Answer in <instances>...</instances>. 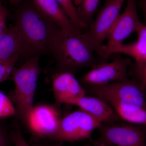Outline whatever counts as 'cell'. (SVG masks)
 Returning a JSON list of instances; mask_svg holds the SVG:
<instances>
[{"mask_svg":"<svg viewBox=\"0 0 146 146\" xmlns=\"http://www.w3.org/2000/svg\"><path fill=\"white\" fill-rule=\"evenodd\" d=\"M143 25L138 18L135 0H127L125 10L119 14L110 33L107 44L98 53L102 63L107 62L114 50L123 44L132 33H137Z\"/></svg>","mask_w":146,"mask_h":146,"instance_id":"6","label":"cell"},{"mask_svg":"<svg viewBox=\"0 0 146 146\" xmlns=\"http://www.w3.org/2000/svg\"><path fill=\"white\" fill-rule=\"evenodd\" d=\"M7 27L6 25V20H2L0 21V35L7 29Z\"/></svg>","mask_w":146,"mask_h":146,"instance_id":"25","label":"cell"},{"mask_svg":"<svg viewBox=\"0 0 146 146\" xmlns=\"http://www.w3.org/2000/svg\"><path fill=\"white\" fill-rule=\"evenodd\" d=\"M101 123L98 137L91 141L100 146H146V126L127 122Z\"/></svg>","mask_w":146,"mask_h":146,"instance_id":"5","label":"cell"},{"mask_svg":"<svg viewBox=\"0 0 146 146\" xmlns=\"http://www.w3.org/2000/svg\"><path fill=\"white\" fill-rule=\"evenodd\" d=\"M10 135L13 146H32L30 145L24 138L18 121L15 122L13 129L11 131Z\"/></svg>","mask_w":146,"mask_h":146,"instance_id":"21","label":"cell"},{"mask_svg":"<svg viewBox=\"0 0 146 146\" xmlns=\"http://www.w3.org/2000/svg\"><path fill=\"white\" fill-rule=\"evenodd\" d=\"M60 5L61 8L67 14L75 25L80 29L86 28L88 27L86 24L84 23L79 18L76 11L75 7L73 0H56Z\"/></svg>","mask_w":146,"mask_h":146,"instance_id":"18","label":"cell"},{"mask_svg":"<svg viewBox=\"0 0 146 146\" xmlns=\"http://www.w3.org/2000/svg\"><path fill=\"white\" fill-rule=\"evenodd\" d=\"M126 0H106L89 31L82 33L83 40L97 53L103 46L119 15L123 4Z\"/></svg>","mask_w":146,"mask_h":146,"instance_id":"8","label":"cell"},{"mask_svg":"<svg viewBox=\"0 0 146 146\" xmlns=\"http://www.w3.org/2000/svg\"><path fill=\"white\" fill-rule=\"evenodd\" d=\"M86 93L100 98L111 106L127 105L146 109L145 90L136 79L102 85H82Z\"/></svg>","mask_w":146,"mask_h":146,"instance_id":"4","label":"cell"},{"mask_svg":"<svg viewBox=\"0 0 146 146\" xmlns=\"http://www.w3.org/2000/svg\"><path fill=\"white\" fill-rule=\"evenodd\" d=\"M132 73L145 90L146 86V60L139 66H132Z\"/></svg>","mask_w":146,"mask_h":146,"instance_id":"22","label":"cell"},{"mask_svg":"<svg viewBox=\"0 0 146 146\" xmlns=\"http://www.w3.org/2000/svg\"><path fill=\"white\" fill-rule=\"evenodd\" d=\"M83 146H100L98 145H84Z\"/></svg>","mask_w":146,"mask_h":146,"instance_id":"29","label":"cell"},{"mask_svg":"<svg viewBox=\"0 0 146 146\" xmlns=\"http://www.w3.org/2000/svg\"><path fill=\"white\" fill-rule=\"evenodd\" d=\"M131 59L116 55L110 63H100L91 68L80 79L82 85H102L127 79V70L131 65Z\"/></svg>","mask_w":146,"mask_h":146,"instance_id":"9","label":"cell"},{"mask_svg":"<svg viewBox=\"0 0 146 146\" xmlns=\"http://www.w3.org/2000/svg\"><path fill=\"white\" fill-rule=\"evenodd\" d=\"M16 114V108L10 98L0 91V118L8 117Z\"/></svg>","mask_w":146,"mask_h":146,"instance_id":"19","label":"cell"},{"mask_svg":"<svg viewBox=\"0 0 146 146\" xmlns=\"http://www.w3.org/2000/svg\"><path fill=\"white\" fill-rule=\"evenodd\" d=\"M145 99L146 101V86L145 89Z\"/></svg>","mask_w":146,"mask_h":146,"instance_id":"30","label":"cell"},{"mask_svg":"<svg viewBox=\"0 0 146 146\" xmlns=\"http://www.w3.org/2000/svg\"><path fill=\"white\" fill-rule=\"evenodd\" d=\"M66 104L78 106L101 123L115 124L123 120L107 102L98 97L84 96L69 100Z\"/></svg>","mask_w":146,"mask_h":146,"instance_id":"11","label":"cell"},{"mask_svg":"<svg viewBox=\"0 0 146 146\" xmlns=\"http://www.w3.org/2000/svg\"><path fill=\"white\" fill-rule=\"evenodd\" d=\"M25 0H9L10 2L13 5H18L19 4L22 3Z\"/></svg>","mask_w":146,"mask_h":146,"instance_id":"27","label":"cell"},{"mask_svg":"<svg viewBox=\"0 0 146 146\" xmlns=\"http://www.w3.org/2000/svg\"><path fill=\"white\" fill-rule=\"evenodd\" d=\"M31 1L36 8L63 30L70 33H82L81 30L72 23L56 0Z\"/></svg>","mask_w":146,"mask_h":146,"instance_id":"13","label":"cell"},{"mask_svg":"<svg viewBox=\"0 0 146 146\" xmlns=\"http://www.w3.org/2000/svg\"><path fill=\"white\" fill-rule=\"evenodd\" d=\"M81 34L70 33L60 30L54 45L55 70L68 72L75 75L83 68H92L100 64V58L86 44Z\"/></svg>","mask_w":146,"mask_h":146,"instance_id":"2","label":"cell"},{"mask_svg":"<svg viewBox=\"0 0 146 146\" xmlns=\"http://www.w3.org/2000/svg\"><path fill=\"white\" fill-rule=\"evenodd\" d=\"M136 33L138 39L136 42L129 44H122L112 52V54H124L132 58L135 60L133 66H139L146 60V25H143Z\"/></svg>","mask_w":146,"mask_h":146,"instance_id":"15","label":"cell"},{"mask_svg":"<svg viewBox=\"0 0 146 146\" xmlns=\"http://www.w3.org/2000/svg\"><path fill=\"white\" fill-rule=\"evenodd\" d=\"M60 115L58 109L52 106L41 104L34 106L27 127L37 138L52 140L59 127Z\"/></svg>","mask_w":146,"mask_h":146,"instance_id":"10","label":"cell"},{"mask_svg":"<svg viewBox=\"0 0 146 146\" xmlns=\"http://www.w3.org/2000/svg\"><path fill=\"white\" fill-rule=\"evenodd\" d=\"M101 124L92 115L79 109L60 118L58 130L52 140L74 143L89 139Z\"/></svg>","mask_w":146,"mask_h":146,"instance_id":"7","label":"cell"},{"mask_svg":"<svg viewBox=\"0 0 146 146\" xmlns=\"http://www.w3.org/2000/svg\"><path fill=\"white\" fill-rule=\"evenodd\" d=\"M112 108L123 120L131 123L146 126V109L120 105Z\"/></svg>","mask_w":146,"mask_h":146,"instance_id":"16","label":"cell"},{"mask_svg":"<svg viewBox=\"0 0 146 146\" xmlns=\"http://www.w3.org/2000/svg\"><path fill=\"white\" fill-rule=\"evenodd\" d=\"M14 19L22 38L20 57L27 60L33 56L52 54L61 29L36 8L31 0L22 3Z\"/></svg>","mask_w":146,"mask_h":146,"instance_id":"1","label":"cell"},{"mask_svg":"<svg viewBox=\"0 0 146 146\" xmlns=\"http://www.w3.org/2000/svg\"><path fill=\"white\" fill-rule=\"evenodd\" d=\"M2 4L1 1V0H0V5Z\"/></svg>","mask_w":146,"mask_h":146,"instance_id":"31","label":"cell"},{"mask_svg":"<svg viewBox=\"0 0 146 146\" xmlns=\"http://www.w3.org/2000/svg\"><path fill=\"white\" fill-rule=\"evenodd\" d=\"M33 146H63L61 144L59 143L55 144H45L39 143H35Z\"/></svg>","mask_w":146,"mask_h":146,"instance_id":"26","label":"cell"},{"mask_svg":"<svg viewBox=\"0 0 146 146\" xmlns=\"http://www.w3.org/2000/svg\"><path fill=\"white\" fill-rule=\"evenodd\" d=\"M8 11L2 5H0V21L2 20H7L8 16Z\"/></svg>","mask_w":146,"mask_h":146,"instance_id":"24","label":"cell"},{"mask_svg":"<svg viewBox=\"0 0 146 146\" xmlns=\"http://www.w3.org/2000/svg\"><path fill=\"white\" fill-rule=\"evenodd\" d=\"M20 56L16 54L8 60L0 61V83L4 81L12 74Z\"/></svg>","mask_w":146,"mask_h":146,"instance_id":"20","label":"cell"},{"mask_svg":"<svg viewBox=\"0 0 146 146\" xmlns=\"http://www.w3.org/2000/svg\"><path fill=\"white\" fill-rule=\"evenodd\" d=\"M100 1V0H73L79 18L88 27L94 22L93 16Z\"/></svg>","mask_w":146,"mask_h":146,"instance_id":"17","label":"cell"},{"mask_svg":"<svg viewBox=\"0 0 146 146\" xmlns=\"http://www.w3.org/2000/svg\"><path fill=\"white\" fill-rule=\"evenodd\" d=\"M21 39V33L15 25L0 35V61L8 60L16 54L20 56Z\"/></svg>","mask_w":146,"mask_h":146,"instance_id":"14","label":"cell"},{"mask_svg":"<svg viewBox=\"0 0 146 146\" xmlns=\"http://www.w3.org/2000/svg\"><path fill=\"white\" fill-rule=\"evenodd\" d=\"M143 9H144L145 12V16L146 23V0H144L143 4Z\"/></svg>","mask_w":146,"mask_h":146,"instance_id":"28","label":"cell"},{"mask_svg":"<svg viewBox=\"0 0 146 146\" xmlns=\"http://www.w3.org/2000/svg\"><path fill=\"white\" fill-rule=\"evenodd\" d=\"M10 141L11 135L8 136L5 131L0 126V146H10Z\"/></svg>","mask_w":146,"mask_h":146,"instance_id":"23","label":"cell"},{"mask_svg":"<svg viewBox=\"0 0 146 146\" xmlns=\"http://www.w3.org/2000/svg\"><path fill=\"white\" fill-rule=\"evenodd\" d=\"M74 74L55 70L53 74L52 86L57 106L66 104L69 100L86 96L83 86Z\"/></svg>","mask_w":146,"mask_h":146,"instance_id":"12","label":"cell"},{"mask_svg":"<svg viewBox=\"0 0 146 146\" xmlns=\"http://www.w3.org/2000/svg\"><path fill=\"white\" fill-rule=\"evenodd\" d=\"M39 57L36 56L29 58L12 73L15 89L10 99L15 104L16 115L27 126L34 107L35 94L41 72Z\"/></svg>","mask_w":146,"mask_h":146,"instance_id":"3","label":"cell"}]
</instances>
